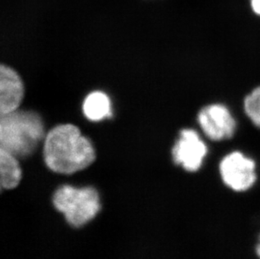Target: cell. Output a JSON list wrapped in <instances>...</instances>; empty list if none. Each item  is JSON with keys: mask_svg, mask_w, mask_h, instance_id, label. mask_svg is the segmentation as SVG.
<instances>
[{"mask_svg": "<svg viewBox=\"0 0 260 259\" xmlns=\"http://www.w3.org/2000/svg\"><path fill=\"white\" fill-rule=\"evenodd\" d=\"M25 88L20 75L10 67L0 68V114L18 110L24 98Z\"/></svg>", "mask_w": 260, "mask_h": 259, "instance_id": "cell-7", "label": "cell"}, {"mask_svg": "<svg viewBox=\"0 0 260 259\" xmlns=\"http://www.w3.org/2000/svg\"><path fill=\"white\" fill-rule=\"evenodd\" d=\"M83 110L88 120L99 121L111 115V101L106 93L93 92L87 96Z\"/></svg>", "mask_w": 260, "mask_h": 259, "instance_id": "cell-9", "label": "cell"}, {"mask_svg": "<svg viewBox=\"0 0 260 259\" xmlns=\"http://www.w3.org/2000/svg\"><path fill=\"white\" fill-rule=\"evenodd\" d=\"M53 205L69 225L77 228L94 219L101 209L100 196L93 187L61 186L53 196Z\"/></svg>", "mask_w": 260, "mask_h": 259, "instance_id": "cell-3", "label": "cell"}, {"mask_svg": "<svg viewBox=\"0 0 260 259\" xmlns=\"http://www.w3.org/2000/svg\"><path fill=\"white\" fill-rule=\"evenodd\" d=\"M0 183L5 189H12L17 187L22 177L18 157L0 148Z\"/></svg>", "mask_w": 260, "mask_h": 259, "instance_id": "cell-8", "label": "cell"}, {"mask_svg": "<svg viewBox=\"0 0 260 259\" xmlns=\"http://www.w3.org/2000/svg\"><path fill=\"white\" fill-rule=\"evenodd\" d=\"M257 254H258V257H260V242L258 247H257Z\"/></svg>", "mask_w": 260, "mask_h": 259, "instance_id": "cell-12", "label": "cell"}, {"mask_svg": "<svg viewBox=\"0 0 260 259\" xmlns=\"http://www.w3.org/2000/svg\"><path fill=\"white\" fill-rule=\"evenodd\" d=\"M198 122L206 137L214 142L230 139L235 132L236 120L229 109L220 104L202 108Z\"/></svg>", "mask_w": 260, "mask_h": 259, "instance_id": "cell-5", "label": "cell"}, {"mask_svg": "<svg viewBox=\"0 0 260 259\" xmlns=\"http://www.w3.org/2000/svg\"><path fill=\"white\" fill-rule=\"evenodd\" d=\"M255 163L243 153L233 152L220 164V174L224 183L233 190H248L255 183Z\"/></svg>", "mask_w": 260, "mask_h": 259, "instance_id": "cell-4", "label": "cell"}, {"mask_svg": "<svg viewBox=\"0 0 260 259\" xmlns=\"http://www.w3.org/2000/svg\"><path fill=\"white\" fill-rule=\"evenodd\" d=\"M44 137L43 120L37 112L17 110L1 115L0 148L18 158L30 156Z\"/></svg>", "mask_w": 260, "mask_h": 259, "instance_id": "cell-2", "label": "cell"}, {"mask_svg": "<svg viewBox=\"0 0 260 259\" xmlns=\"http://www.w3.org/2000/svg\"><path fill=\"white\" fill-rule=\"evenodd\" d=\"M251 6L254 13L260 16V0H251Z\"/></svg>", "mask_w": 260, "mask_h": 259, "instance_id": "cell-11", "label": "cell"}, {"mask_svg": "<svg viewBox=\"0 0 260 259\" xmlns=\"http://www.w3.org/2000/svg\"><path fill=\"white\" fill-rule=\"evenodd\" d=\"M244 110L251 121L260 128V87L254 88L244 100Z\"/></svg>", "mask_w": 260, "mask_h": 259, "instance_id": "cell-10", "label": "cell"}, {"mask_svg": "<svg viewBox=\"0 0 260 259\" xmlns=\"http://www.w3.org/2000/svg\"><path fill=\"white\" fill-rule=\"evenodd\" d=\"M207 154V147L198 133L192 129L181 131L172 150L174 163L186 171L199 170Z\"/></svg>", "mask_w": 260, "mask_h": 259, "instance_id": "cell-6", "label": "cell"}, {"mask_svg": "<svg viewBox=\"0 0 260 259\" xmlns=\"http://www.w3.org/2000/svg\"><path fill=\"white\" fill-rule=\"evenodd\" d=\"M43 156L47 166L61 174H72L86 169L95 159L90 141L71 124L57 125L45 137Z\"/></svg>", "mask_w": 260, "mask_h": 259, "instance_id": "cell-1", "label": "cell"}]
</instances>
